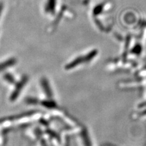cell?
Returning <instances> with one entry per match:
<instances>
[{"label": "cell", "mask_w": 146, "mask_h": 146, "mask_svg": "<svg viewBox=\"0 0 146 146\" xmlns=\"http://www.w3.org/2000/svg\"><path fill=\"white\" fill-rule=\"evenodd\" d=\"M55 4H56V0H49L47 4L46 11H48V12L52 11L53 7H54L55 6Z\"/></svg>", "instance_id": "obj_1"}, {"label": "cell", "mask_w": 146, "mask_h": 146, "mask_svg": "<svg viewBox=\"0 0 146 146\" xmlns=\"http://www.w3.org/2000/svg\"><path fill=\"white\" fill-rule=\"evenodd\" d=\"M3 6L1 3H0V15H1V12L3 11Z\"/></svg>", "instance_id": "obj_2"}]
</instances>
